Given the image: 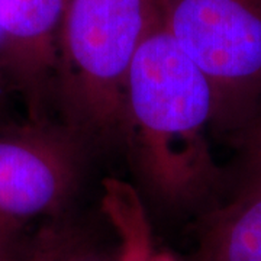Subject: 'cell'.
Returning <instances> with one entry per match:
<instances>
[{"instance_id":"4","label":"cell","mask_w":261,"mask_h":261,"mask_svg":"<svg viewBox=\"0 0 261 261\" xmlns=\"http://www.w3.org/2000/svg\"><path fill=\"white\" fill-rule=\"evenodd\" d=\"M87 149L61 123L0 128V226L58 216L74 197Z\"/></svg>"},{"instance_id":"1","label":"cell","mask_w":261,"mask_h":261,"mask_svg":"<svg viewBox=\"0 0 261 261\" xmlns=\"http://www.w3.org/2000/svg\"><path fill=\"white\" fill-rule=\"evenodd\" d=\"M214 121L212 87L171 37L157 0L130 64L121 130L132 171L155 203L189 211L214 200L224 180L207 140Z\"/></svg>"},{"instance_id":"11","label":"cell","mask_w":261,"mask_h":261,"mask_svg":"<svg viewBox=\"0 0 261 261\" xmlns=\"http://www.w3.org/2000/svg\"><path fill=\"white\" fill-rule=\"evenodd\" d=\"M8 92H9V86H8L5 70H3V60H2V34H0V112L5 108Z\"/></svg>"},{"instance_id":"12","label":"cell","mask_w":261,"mask_h":261,"mask_svg":"<svg viewBox=\"0 0 261 261\" xmlns=\"http://www.w3.org/2000/svg\"><path fill=\"white\" fill-rule=\"evenodd\" d=\"M20 228H12V226H0V241L5 240L6 237H9L12 233L20 232Z\"/></svg>"},{"instance_id":"5","label":"cell","mask_w":261,"mask_h":261,"mask_svg":"<svg viewBox=\"0 0 261 261\" xmlns=\"http://www.w3.org/2000/svg\"><path fill=\"white\" fill-rule=\"evenodd\" d=\"M67 0H0L2 60L9 90L28 121H49L54 109L57 39Z\"/></svg>"},{"instance_id":"9","label":"cell","mask_w":261,"mask_h":261,"mask_svg":"<svg viewBox=\"0 0 261 261\" xmlns=\"http://www.w3.org/2000/svg\"><path fill=\"white\" fill-rule=\"evenodd\" d=\"M64 261H129V258L123 251L93 248L82 243Z\"/></svg>"},{"instance_id":"8","label":"cell","mask_w":261,"mask_h":261,"mask_svg":"<svg viewBox=\"0 0 261 261\" xmlns=\"http://www.w3.org/2000/svg\"><path fill=\"white\" fill-rule=\"evenodd\" d=\"M233 144L241 151L244 171L241 186L261 187V103Z\"/></svg>"},{"instance_id":"10","label":"cell","mask_w":261,"mask_h":261,"mask_svg":"<svg viewBox=\"0 0 261 261\" xmlns=\"http://www.w3.org/2000/svg\"><path fill=\"white\" fill-rule=\"evenodd\" d=\"M25 244L20 241V232L12 233L0 241V261H16Z\"/></svg>"},{"instance_id":"7","label":"cell","mask_w":261,"mask_h":261,"mask_svg":"<svg viewBox=\"0 0 261 261\" xmlns=\"http://www.w3.org/2000/svg\"><path fill=\"white\" fill-rule=\"evenodd\" d=\"M82 243L79 231L68 224H47L25 243L16 261H64Z\"/></svg>"},{"instance_id":"6","label":"cell","mask_w":261,"mask_h":261,"mask_svg":"<svg viewBox=\"0 0 261 261\" xmlns=\"http://www.w3.org/2000/svg\"><path fill=\"white\" fill-rule=\"evenodd\" d=\"M192 261H261V187L241 186L206 214Z\"/></svg>"},{"instance_id":"2","label":"cell","mask_w":261,"mask_h":261,"mask_svg":"<svg viewBox=\"0 0 261 261\" xmlns=\"http://www.w3.org/2000/svg\"><path fill=\"white\" fill-rule=\"evenodd\" d=\"M155 8L157 0L65 3L53 106L89 152L121 147L128 74Z\"/></svg>"},{"instance_id":"3","label":"cell","mask_w":261,"mask_h":261,"mask_svg":"<svg viewBox=\"0 0 261 261\" xmlns=\"http://www.w3.org/2000/svg\"><path fill=\"white\" fill-rule=\"evenodd\" d=\"M159 5L171 37L212 87V134L233 142L261 103V0Z\"/></svg>"}]
</instances>
